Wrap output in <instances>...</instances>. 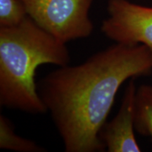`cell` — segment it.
Here are the masks:
<instances>
[{
    "instance_id": "cell-1",
    "label": "cell",
    "mask_w": 152,
    "mask_h": 152,
    "mask_svg": "<svg viewBox=\"0 0 152 152\" xmlns=\"http://www.w3.org/2000/svg\"><path fill=\"white\" fill-rule=\"evenodd\" d=\"M152 73L146 45L115 43L83 64L61 66L37 83L66 152H98L106 147L99 133L127 80Z\"/></svg>"
},
{
    "instance_id": "cell-2",
    "label": "cell",
    "mask_w": 152,
    "mask_h": 152,
    "mask_svg": "<svg viewBox=\"0 0 152 152\" xmlns=\"http://www.w3.org/2000/svg\"><path fill=\"white\" fill-rule=\"evenodd\" d=\"M71 61L66 44L29 16L16 26L0 27V104L40 114L47 109L37 92L35 76L42 64L65 66Z\"/></svg>"
},
{
    "instance_id": "cell-3",
    "label": "cell",
    "mask_w": 152,
    "mask_h": 152,
    "mask_svg": "<svg viewBox=\"0 0 152 152\" xmlns=\"http://www.w3.org/2000/svg\"><path fill=\"white\" fill-rule=\"evenodd\" d=\"M28 15L42 28L66 44L88 37L94 25L89 16L93 0H22Z\"/></svg>"
},
{
    "instance_id": "cell-4",
    "label": "cell",
    "mask_w": 152,
    "mask_h": 152,
    "mask_svg": "<svg viewBox=\"0 0 152 152\" xmlns=\"http://www.w3.org/2000/svg\"><path fill=\"white\" fill-rule=\"evenodd\" d=\"M102 33L115 43L146 45L152 52V7L128 0H109Z\"/></svg>"
},
{
    "instance_id": "cell-5",
    "label": "cell",
    "mask_w": 152,
    "mask_h": 152,
    "mask_svg": "<svg viewBox=\"0 0 152 152\" xmlns=\"http://www.w3.org/2000/svg\"><path fill=\"white\" fill-rule=\"evenodd\" d=\"M137 87L131 79L125 90L121 107L115 117L104 123L99 137L109 152H140L134 136V102Z\"/></svg>"
},
{
    "instance_id": "cell-6",
    "label": "cell",
    "mask_w": 152,
    "mask_h": 152,
    "mask_svg": "<svg viewBox=\"0 0 152 152\" xmlns=\"http://www.w3.org/2000/svg\"><path fill=\"white\" fill-rule=\"evenodd\" d=\"M134 125L137 132L152 139V85L137 87Z\"/></svg>"
},
{
    "instance_id": "cell-7",
    "label": "cell",
    "mask_w": 152,
    "mask_h": 152,
    "mask_svg": "<svg viewBox=\"0 0 152 152\" xmlns=\"http://www.w3.org/2000/svg\"><path fill=\"white\" fill-rule=\"evenodd\" d=\"M0 148L20 152L46 151L35 142L17 135L10 121L3 115H0Z\"/></svg>"
},
{
    "instance_id": "cell-8",
    "label": "cell",
    "mask_w": 152,
    "mask_h": 152,
    "mask_svg": "<svg viewBox=\"0 0 152 152\" xmlns=\"http://www.w3.org/2000/svg\"><path fill=\"white\" fill-rule=\"evenodd\" d=\"M28 16L22 0H0V27H11Z\"/></svg>"
}]
</instances>
